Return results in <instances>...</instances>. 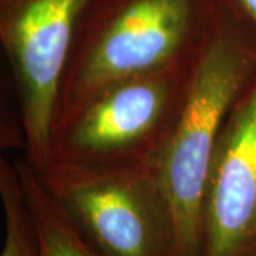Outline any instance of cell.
I'll use <instances>...</instances> for the list:
<instances>
[{"label": "cell", "instance_id": "5", "mask_svg": "<svg viewBox=\"0 0 256 256\" xmlns=\"http://www.w3.org/2000/svg\"><path fill=\"white\" fill-rule=\"evenodd\" d=\"M92 0H0L8 58L24 137V160L47 168L58 97L77 28Z\"/></svg>", "mask_w": 256, "mask_h": 256}, {"label": "cell", "instance_id": "7", "mask_svg": "<svg viewBox=\"0 0 256 256\" xmlns=\"http://www.w3.org/2000/svg\"><path fill=\"white\" fill-rule=\"evenodd\" d=\"M36 232L38 256H97L28 161L14 162Z\"/></svg>", "mask_w": 256, "mask_h": 256}, {"label": "cell", "instance_id": "9", "mask_svg": "<svg viewBox=\"0 0 256 256\" xmlns=\"http://www.w3.org/2000/svg\"><path fill=\"white\" fill-rule=\"evenodd\" d=\"M256 33V0H220Z\"/></svg>", "mask_w": 256, "mask_h": 256}, {"label": "cell", "instance_id": "6", "mask_svg": "<svg viewBox=\"0 0 256 256\" xmlns=\"http://www.w3.org/2000/svg\"><path fill=\"white\" fill-rule=\"evenodd\" d=\"M198 256H256V77L229 112L214 154Z\"/></svg>", "mask_w": 256, "mask_h": 256}, {"label": "cell", "instance_id": "8", "mask_svg": "<svg viewBox=\"0 0 256 256\" xmlns=\"http://www.w3.org/2000/svg\"><path fill=\"white\" fill-rule=\"evenodd\" d=\"M0 198L4 214V240L0 256H38L36 232L14 162L0 160Z\"/></svg>", "mask_w": 256, "mask_h": 256}, {"label": "cell", "instance_id": "1", "mask_svg": "<svg viewBox=\"0 0 256 256\" xmlns=\"http://www.w3.org/2000/svg\"><path fill=\"white\" fill-rule=\"evenodd\" d=\"M218 0H92L64 73L56 122L112 82L198 62Z\"/></svg>", "mask_w": 256, "mask_h": 256}, {"label": "cell", "instance_id": "2", "mask_svg": "<svg viewBox=\"0 0 256 256\" xmlns=\"http://www.w3.org/2000/svg\"><path fill=\"white\" fill-rule=\"evenodd\" d=\"M216 22L175 127L152 165L174 224L178 256H198L210 164L229 112L256 77V33L218 0Z\"/></svg>", "mask_w": 256, "mask_h": 256}, {"label": "cell", "instance_id": "3", "mask_svg": "<svg viewBox=\"0 0 256 256\" xmlns=\"http://www.w3.org/2000/svg\"><path fill=\"white\" fill-rule=\"evenodd\" d=\"M195 64L121 80L92 94L57 120L47 168L152 166L174 130Z\"/></svg>", "mask_w": 256, "mask_h": 256}, {"label": "cell", "instance_id": "4", "mask_svg": "<svg viewBox=\"0 0 256 256\" xmlns=\"http://www.w3.org/2000/svg\"><path fill=\"white\" fill-rule=\"evenodd\" d=\"M43 184L97 256H178L152 166H48Z\"/></svg>", "mask_w": 256, "mask_h": 256}]
</instances>
